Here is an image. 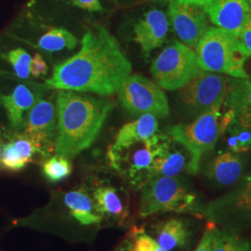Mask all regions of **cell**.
<instances>
[{"instance_id": "52a82bcc", "label": "cell", "mask_w": 251, "mask_h": 251, "mask_svg": "<svg viewBox=\"0 0 251 251\" xmlns=\"http://www.w3.org/2000/svg\"><path fill=\"white\" fill-rule=\"evenodd\" d=\"M142 146L133 152L123 150L116 153H108L112 166L119 170L122 166L132 185L143 187L154 176V167L172 144L169 135L155 134L142 142Z\"/></svg>"}, {"instance_id": "cb8c5ba5", "label": "cell", "mask_w": 251, "mask_h": 251, "mask_svg": "<svg viewBox=\"0 0 251 251\" xmlns=\"http://www.w3.org/2000/svg\"><path fill=\"white\" fill-rule=\"evenodd\" d=\"M225 132L229 134L227 144L232 152H245L251 150V128L233 119Z\"/></svg>"}, {"instance_id": "2e32d148", "label": "cell", "mask_w": 251, "mask_h": 251, "mask_svg": "<svg viewBox=\"0 0 251 251\" xmlns=\"http://www.w3.org/2000/svg\"><path fill=\"white\" fill-rule=\"evenodd\" d=\"M157 130L158 122L156 117L150 114L143 115L133 122L121 127L115 144L108 153L120 152L133 144L144 142L155 134Z\"/></svg>"}, {"instance_id": "3957f363", "label": "cell", "mask_w": 251, "mask_h": 251, "mask_svg": "<svg viewBox=\"0 0 251 251\" xmlns=\"http://www.w3.org/2000/svg\"><path fill=\"white\" fill-rule=\"evenodd\" d=\"M198 63L204 71L249 79L244 69L251 57L239 37L225 29L208 27L195 48Z\"/></svg>"}, {"instance_id": "277c9868", "label": "cell", "mask_w": 251, "mask_h": 251, "mask_svg": "<svg viewBox=\"0 0 251 251\" xmlns=\"http://www.w3.org/2000/svg\"><path fill=\"white\" fill-rule=\"evenodd\" d=\"M233 120V112L227 110L225 114L219 110L199 115L192 123L178 124L167 128L171 139L180 144L190 154L187 171L196 174L204 154L211 151L219 138L225 133Z\"/></svg>"}, {"instance_id": "8d00e7d4", "label": "cell", "mask_w": 251, "mask_h": 251, "mask_svg": "<svg viewBox=\"0 0 251 251\" xmlns=\"http://www.w3.org/2000/svg\"><path fill=\"white\" fill-rule=\"evenodd\" d=\"M249 1V4H250V6L251 7V0H248Z\"/></svg>"}, {"instance_id": "30bf717a", "label": "cell", "mask_w": 251, "mask_h": 251, "mask_svg": "<svg viewBox=\"0 0 251 251\" xmlns=\"http://www.w3.org/2000/svg\"><path fill=\"white\" fill-rule=\"evenodd\" d=\"M169 17L174 32L182 43L195 50L199 39L208 29L205 9L171 0L169 6Z\"/></svg>"}, {"instance_id": "d6986e66", "label": "cell", "mask_w": 251, "mask_h": 251, "mask_svg": "<svg viewBox=\"0 0 251 251\" xmlns=\"http://www.w3.org/2000/svg\"><path fill=\"white\" fill-rule=\"evenodd\" d=\"M0 102L7 112L10 125L17 127L23 123L25 113L35 104L36 98L25 85H18L9 95H1Z\"/></svg>"}, {"instance_id": "ffe728a7", "label": "cell", "mask_w": 251, "mask_h": 251, "mask_svg": "<svg viewBox=\"0 0 251 251\" xmlns=\"http://www.w3.org/2000/svg\"><path fill=\"white\" fill-rule=\"evenodd\" d=\"M156 242L167 251L184 247L188 242V228L179 219H171L160 224L156 227Z\"/></svg>"}, {"instance_id": "e0dca14e", "label": "cell", "mask_w": 251, "mask_h": 251, "mask_svg": "<svg viewBox=\"0 0 251 251\" xmlns=\"http://www.w3.org/2000/svg\"><path fill=\"white\" fill-rule=\"evenodd\" d=\"M242 171V159L236 152H222L210 163L207 176L220 185L228 186L239 179Z\"/></svg>"}, {"instance_id": "4dcf8cb0", "label": "cell", "mask_w": 251, "mask_h": 251, "mask_svg": "<svg viewBox=\"0 0 251 251\" xmlns=\"http://www.w3.org/2000/svg\"><path fill=\"white\" fill-rule=\"evenodd\" d=\"M48 73V66L40 54L36 53L30 63V74L34 77L45 75Z\"/></svg>"}, {"instance_id": "7c38bea8", "label": "cell", "mask_w": 251, "mask_h": 251, "mask_svg": "<svg viewBox=\"0 0 251 251\" xmlns=\"http://www.w3.org/2000/svg\"><path fill=\"white\" fill-rule=\"evenodd\" d=\"M57 109L44 99L36 100L27 116L25 134L35 140L46 152L55 144L57 136Z\"/></svg>"}, {"instance_id": "484cf974", "label": "cell", "mask_w": 251, "mask_h": 251, "mask_svg": "<svg viewBox=\"0 0 251 251\" xmlns=\"http://www.w3.org/2000/svg\"><path fill=\"white\" fill-rule=\"evenodd\" d=\"M250 248V243L239 235L219 231L212 251H249Z\"/></svg>"}, {"instance_id": "603a6c76", "label": "cell", "mask_w": 251, "mask_h": 251, "mask_svg": "<svg viewBox=\"0 0 251 251\" xmlns=\"http://www.w3.org/2000/svg\"><path fill=\"white\" fill-rule=\"evenodd\" d=\"M188 163L186 161V156L183 152L178 149L171 147L157 160L154 167V176H170L175 177L179 174L184 169H188Z\"/></svg>"}, {"instance_id": "83f0119b", "label": "cell", "mask_w": 251, "mask_h": 251, "mask_svg": "<svg viewBox=\"0 0 251 251\" xmlns=\"http://www.w3.org/2000/svg\"><path fill=\"white\" fill-rule=\"evenodd\" d=\"M6 59L12 65L19 77L28 78L30 75V63L32 61L30 54L23 49H15L8 52Z\"/></svg>"}, {"instance_id": "44dd1931", "label": "cell", "mask_w": 251, "mask_h": 251, "mask_svg": "<svg viewBox=\"0 0 251 251\" xmlns=\"http://www.w3.org/2000/svg\"><path fill=\"white\" fill-rule=\"evenodd\" d=\"M95 206L100 214L108 216L117 220H124L127 210L117 190L111 186H100L93 193Z\"/></svg>"}, {"instance_id": "f1b7e54d", "label": "cell", "mask_w": 251, "mask_h": 251, "mask_svg": "<svg viewBox=\"0 0 251 251\" xmlns=\"http://www.w3.org/2000/svg\"><path fill=\"white\" fill-rule=\"evenodd\" d=\"M132 251H167L151 236L143 233L135 234L133 241H130Z\"/></svg>"}, {"instance_id": "ba28073f", "label": "cell", "mask_w": 251, "mask_h": 251, "mask_svg": "<svg viewBox=\"0 0 251 251\" xmlns=\"http://www.w3.org/2000/svg\"><path fill=\"white\" fill-rule=\"evenodd\" d=\"M118 98L131 116L150 114L167 117L170 115L169 100L163 89L142 75H129L118 90Z\"/></svg>"}, {"instance_id": "d6a6232c", "label": "cell", "mask_w": 251, "mask_h": 251, "mask_svg": "<svg viewBox=\"0 0 251 251\" xmlns=\"http://www.w3.org/2000/svg\"><path fill=\"white\" fill-rule=\"evenodd\" d=\"M73 5L90 12L102 11L103 8L100 0H72Z\"/></svg>"}, {"instance_id": "5bb4252c", "label": "cell", "mask_w": 251, "mask_h": 251, "mask_svg": "<svg viewBox=\"0 0 251 251\" xmlns=\"http://www.w3.org/2000/svg\"><path fill=\"white\" fill-rule=\"evenodd\" d=\"M169 20L164 11L153 9L139 19L134 25V40L141 46L145 56L154 49L160 48L166 41Z\"/></svg>"}, {"instance_id": "5b68a950", "label": "cell", "mask_w": 251, "mask_h": 251, "mask_svg": "<svg viewBox=\"0 0 251 251\" xmlns=\"http://www.w3.org/2000/svg\"><path fill=\"white\" fill-rule=\"evenodd\" d=\"M197 197L180 179L156 175L142 187L139 213L148 217L159 212H196Z\"/></svg>"}, {"instance_id": "8992f818", "label": "cell", "mask_w": 251, "mask_h": 251, "mask_svg": "<svg viewBox=\"0 0 251 251\" xmlns=\"http://www.w3.org/2000/svg\"><path fill=\"white\" fill-rule=\"evenodd\" d=\"M202 71L195 50L177 40L167 46L151 66L154 82L166 90H180Z\"/></svg>"}, {"instance_id": "7a4b0ae2", "label": "cell", "mask_w": 251, "mask_h": 251, "mask_svg": "<svg viewBox=\"0 0 251 251\" xmlns=\"http://www.w3.org/2000/svg\"><path fill=\"white\" fill-rule=\"evenodd\" d=\"M57 136L55 151L73 159L90 147L99 136L115 103L71 90L57 94Z\"/></svg>"}, {"instance_id": "e575fe53", "label": "cell", "mask_w": 251, "mask_h": 251, "mask_svg": "<svg viewBox=\"0 0 251 251\" xmlns=\"http://www.w3.org/2000/svg\"><path fill=\"white\" fill-rule=\"evenodd\" d=\"M116 251H132L130 241H125L123 243V245H121Z\"/></svg>"}, {"instance_id": "f546056e", "label": "cell", "mask_w": 251, "mask_h": 251, "mask_svg": "<svg viewBox=\"0 0 251 251\" xmlns=\"http://www.w3.org/2000/svg\"><path fill=\"white\" fill-rule=\"evenodd\" d=\"M219 231L214 228L207 230L206 233H204L201 241L199 243L198 248L195 251H212L214 245H215L216 239L218 236Z\"/></svg>"}, {"instance_id": "8fae6325", "label": "cell", "mask_w": 251, "mask_h": 251, "mask_svg": "<svg viewBox=\"0 0 251 251\" xmlns=\"http://www.w3.org/2000/svg\"><path fill=\"white\" fill-rule=\"evenodd\" d=\"M204 214L227 224L251 223V176L240 188L211 202Z\"/></svg>"}, {"instance_id": "7402d4cb", "label": "cell", "mask_w": 251, "mask_h": 251, "mask_svg": "<svg viewBox=\"0 0 251 251\" xmlns=\"http://www.w3.org/2000/svg\"><path fill=\"white\" fill-rule=\"evenodd\" d=\"M37 45L49 52L60 51L63 49L71 50L77 46V39L65 29L52 28L39 38Z\"/></svg>"}, {"instance_id": "836d02e7", "label": "cell", "mask_w": 251, "mask_h": 251, "mask_svg": "<svg viewBox=\"0 0 251 251\" xmlns=\"http://www.w3.org/2000/svg\"><path fill=\"white\" fill-rule=\"evenodd\" d=\"M177 1H179L180 3H184V4L195 5V6H198V7L205 9L206 6H208L214 0H177Z\"/></svg>"}, {"instance_id": "d4e9b609", "label": "cell", "mask_w": 251, "mask_h": 251, "mask_svg": "<svg viewBox=\"0 0 251 251\" xmlns=\"http://www.w3.org/2000/svg\"><path fill=\"white\" fill-rule=\"evenodd\" d=\"M42 171L48 180L50 182H58L71 175L72 164L70 159L56 154L43 163Z\"/></svg>"}, {"instance_id": "6da1fadb", "label": "cell", "mask_w": 251, "mask_h": 251, "mask_svg": "<svg viewBox=\"0 0 251 251\" xmlns=\"http://www.w3.org/2000/svg\"><path fill=\"white\" fill-rule=\"evenodd\" d=\"M131 70L116 37L106 28L95 26L83 36L77 53L54 66L46 84L55 90L111 96L118 92Z\"/></svg>"}, {"instance_id": "4fadbf2b", "label": "cell", "mask_w": 251, "mask_h": 251, "mask_svg": "<svg viewBox=\"0 0 251 251\" xmlns=\"http://www.w3.org/2000/svg\"><path fill=\"white\" fill-rule=\"evenodd\" d=\"M204 9L213 25L239 37L251 7L248 0H214Z\"/></svg>"}, {"instance_id": "9a60e30c", "label": "cell", "mask_w": 251, "mask_h": 251, "mask_svg": "<svg viewBox=\"0 0 251 251\" xmlns=\"http://www.w3.org/2000/svg\"><path fill=\"white\" fill-rule=\"evenodd\" d=\"M225 105L233 112V119L251 128V82L245 78H229Z\"/></svg>"}, {"instance_id": "1f68e13d", "label": "cell", "mask_w": 251, "mask_h": 251, "mask_svg": "<svg viewBox=\"0 0 251 251\" xmlns=\"http://www.w3.org/2000/svg\"><path fill=\"white\" fill-rule=\"evenodd\" d=\"M239 39L241 40L248 53L251 56V10L248 15V18H247L244 26H243L242 31L239 36Z\"/></svg>"}, {"instance_id": "9c48e42d", "label": "cell", "mask_w": 251, "mask_h": 251, "mask_svg": "<svg viewBox=\"0 0 251 251\" xmlns=\"http://www.w3.org/2000/svg\"><path fill=\"white\" fill-rule=\"evenodd\" d=\"M228 80L225 75L203 70L179 90L181 99L198 117L219 110L225 102Z\"/></svg>"}, {"instance_id": "ac0fdd59", "label": "cell", "mask_w": 251, "mask_h": 251, "mask_svg": "<svg viewBox=\"0 0 251 251\" xmlns=\"http://www.w3.org/2000/svg\"><path fill=\"white\" fill-rule=\"evenodd\" d=\"M64 204L71 215L81 225H98L102 216L100 214L94 201L83 190L70 191L64 196Z\"/></svg>"}, {"instance_id": "4316f807", "label": "cell", "mask_w": 251, "mask_h": 251, "mask_svg": "<svg viewBox=\"0 0 251 251\" xmlns=\"http://www.w3.org/2000/svg\"><path fill=\"white\" fill-rule=\"evenodd\" d=\"M27 163L19 153L16 148L10 141L2 147L0 156V167L3 170L9 171H19L23 170Z\"/></svg>"}, {"instance_id": "d590c367", "label": "cell", "mask_w": 251, "mask_h": 251, "mask_svg": "<svg viewBox=\"0 0 251 251\" xmlns=\"http://www.w3.org/2000/svg\"><path fill=\"white\" fill-rule=\"evenodd\" d=\"M1 152H2V148H1V145H0V156H1Z\"/></svg>"}]
</instances>
